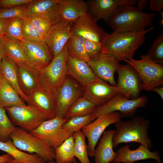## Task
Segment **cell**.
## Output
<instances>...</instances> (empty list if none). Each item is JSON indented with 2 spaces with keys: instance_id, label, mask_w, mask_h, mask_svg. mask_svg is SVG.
<instances>
[{
  "instance_id": "obj_1",
  "label": "cell",
  "mask_w": 163,
  "mask_h": 163,
  "mask_svg": "<svg viewBox=\"0 0 163 163\" xmlns=\"http://www.w3.org/2000/svg\"><path fill=\"white\" fill-rule=\"evenodd\" d=\"M154 28L153 26L138 31L113 30L110 34H107L101 43V53L113 56L120 61L132 58L146 39V34Z\"/></svg>"
},
{
  "instance_id": "obj_2",
  "label": "cell",
  "mask_w": 163,
  "mask_h": 163,
  "mask_svg": "<svg viewBox=\"0 0 163 163\" xmlns=\"http://www.w3.org/2000/svg\"><path fill=\"white\" fill-rule=\"evenodd\" d=\"M156 15L155 12L140 11L134 5H126L117 8L106 22L114 31H138L150 27Z\"/></svg>"
},
{
  "instance_id": "obj_3",
  "label": "cell",
  "mask_w": 163,
  "mask_h": 163,
  "mask_svg": "<svg viewBox=\"0 0 163 163\" xmlns=\"http://www.w3.org/2000/svg\"><path fill=\"white\" fill-rule=\"evenodd\" d=\"M116 129L112 142L113 148L121 143L136 142L150 149L152 141L148 136L149 121L141 116L127 120H120L114 123Z\"/></svg>"
},
{
  "instance_id": "obj_4",
  "label": "cell",
  "mask_w": 163,
  "mask_h": 163,
  "mask_svg": "<svg viewBox=\"0 0 163 163\" xmlns=\"http://www.w3.org/2000/svg\"><path fill=\"white\" fill-rule=\"evenodd\" d=\"M10 139L20 150L35 153L45 162L53 161L55 159L54 149L46 142L36 138L19 127H16Z\"/></svg>"
},
{
  "instance_id": "obj_5",
  "label": "cell",
  "mask_w": 163,
  "mask_h": 163,
  "mask_svg": "<svg viewBox=\"0 0 163 163\" xmlns=\"http://www.w3.org/2000/svg\"><path fill=\"white\" fill-rule=\"evenodd\" d=\"M68 56L66 44L50 63L39 72L41 86L54 94L67 76L66 63Z\"/></svg>"
},
{
  "instance_id": "obj_6",
  "label": "cell",
  "mask_w": 163,
  "mask_h": 163,
  "mask_svg": "<svg viewBox=\"0 0 163 163\" xmlns=\"http://www.w3.org/2000/svg\"><path fill=\"white\" fill-rule=\"evenodd\" d=\"M140 57V60L132 58L124 61L135 70L142 82L143 89L150 91L163 85V65L154 62L147 54Z\"/></svg>"
},
{
  "instance_id": "obj_7",
  "label": "cell",
  "mask_w": 163,
  "mask_h": 163,
  "mask_svg": "<svg viewBox=\"0 0 163 163\" xmlns=\"http://www.w3.org/2000/svg\"><path fill=\"white\" fill-rule=\"evenodd\" d=\"M68 120L56 117L44 121L37 128L29 133L36 138L46 141L55 149L73 135L74 132L62 128Z\"/></svg>"
},
{
  "instance_id": "obj_8",
  "label": "cell",
  "mask_w": 163,
  "mask_h": 163,
  "mask_svg": "<svg viewBox=\"0 0 163 163\" xmlns=\"http://www.w3.org/2000/svg\"><path fill=\"white\" fill-rule=\"evenodd\" d=\"M148 101V97L144 95L130 99L119 94L106 104L96 107L92 114L94 120L102 115L115 112H120L122 118L131 117L137 108L145 107Z\"/></svg>"
},
{
  "instance_id": "obj_9",
  "label": "cell",
  "mask_w": 163,
  "mask_h": 163,
  "mask_svg": "<svg viewBox=\"0 0 163 163\" xmlns=\"http://www.w3.org/2000/svg\"><path fill=\"white\" fill-rule=\"evenodd\" d=\"M5 109L13 124L29 133L46 120L41 112L31 105L15 106Z\"/></svg>"
},
{
  "instance_id": "obj_10",
  "label": "cell",
  "mask_w": 163,
  "mask_h": 163,
  "mask_svg": "<svg viewBox=\"0 0 163 163\" xmlns=\"http://www.w3.org/2000/svg\"><path fill=\"white\" fill-rule=\"evenodd\" d=\"M84 88L67 75L54 94L57 104L56 117L65 118L69 108L78 99L83 96Z\"/></svg>"
},
{
  "instance_id": "obj_11",
  "label": "cell",
  "mask_w": 163,
  "mask_h": 163,
  "mask_svg": "<svg viewBox=\"0 0 163 163\" xmlns=\"http://www.w3.org/2000/svg\"><path fill=\"white\" fill-rule=\"evenodd\" d=\"M117 72L118 77L116 86L119 93L129 99L139 98L143 85L134 69L128 63L120 64Z\"/></svg>"
},
{
  "instance_id": "obj_12",
  "label": "cell",
  "mask_w": 163,
  "mask_h": 163,
  "mask_svg": "<svg viewBox=\"0 0 163 163\" xmlns=\"http://www.w3.org/2000/svg\"><path fill=\"white\" fill-rule=\"evenodd\" d=\"M122 118L121 114L119 112L102 115L81 129L88 139L87 149L89 156H94L96 146L106 129Z\"/></svg>"
},
{
  "instance_id": "obj_13",
  "label": "cell",
  "mask_w": 163,
  "mask_h": 163,
  "mask_svg": "<svg viewBox=\"0 0 163 163\" xmlns=\"http://www.w3.org/2000/svg\"><path fill=\"white\" fill-rule=\"evenodd\" d=\"M24 52L25 63L39 72L49 65L53 58L43 40L33 41L23 39L21 41Z\"/></svg>"
},
{
  "instance_id": "obj_14",
  "label": "cell",
  "mask_w": 163,
  "mask_h": 163,
  "mask_svg": "<svg viewBox=\"0 0 163 163\" xmlns=\"http://www.w3.org/2000/svg\"><path fill=\"white\" fill-rule=\"evenodd\" d=\"M119 61L113 56L101 53L90 58L87 62L96 76L112 86H116L114 74L120 65Z\"/></svg>"
},
{
  "instance_id": "obj_15",
  "label": "cell",
  "mask_w": 163,
  "mask_h": 163,
  "mask_svg": "<svg viewBox=\"0 0 163 163\" xmlns=\"http://www.w3.org/2000/svg\"><path fill=\"white\" fill-rule=\"evenodd\" d=\"M119 94L116 86L109 84L97 77L84 88L83 96L97 107L106 104Z\"/></svg>"
},
{
  "instance_id": "obj_16",
  "label": "cell",
  "mask_w": 163,
  "mask_h": 163,
  "mask_svg": "<svg viewBox=\"0 0 163 163\" xmlns=\"http://www.w3.org/2000/svg\"><path fill=\"white\" fill-rule=\"evenodd\" d=\"M73 23L61 21L51 26L44 38L53 58L62 50L71 36Z\"/></svg>"
},
{
  "instance_id": "obj_17",
  "label": "cell",
  "mask_w": 163,
  "mask_h": 163,
  "mask_svg": "<svg viewBox=\"0 0 163 163\" xmlns=\"http://www.w3.org/2000/svg\"><path fill=\"white\" fill-rule=\"evenodd\" d=\"M71 32L72 34L79 36L85 40L101 43L107 34L87 13L73 23Z\"/></svg>"
},
{
  "instance_id": "obj_18",
  "label": "cell",
  "mask_w": 163,
  "mask_h": 163,
  "mask_svg": "<svg viewBox=\"0 0 163 163\" xmlns=\"http://www.w3.org/2000/svg\"><path fill=\"white\" fill-rule=\"evenodd\" d=\"M137 0H89L86 2L87 13L96 21L104 20L106 22L118 8L135 5Z\"/></svg>"
},
{
  "instance_id": "obj_19",
  "label": "cell",
  "mask_w": 163,
  "mask_h": 163,
  "mask_svg": "<svg viewBox=\"0 0 163 163\" xmlns=\"http://www.w3.org/2000/svg\"><path fill=\"white\" fill-rule=\"evenodd\" d=\"M27 97V105H32L41 112L46 120L56 117V100L55 94L52 92L41 86Z\"/></svg>"
},
{
  "instance_id": "obj_20",
  "label": "cell",
  "mask_w": 163,
  "mask_h": 163,
  "mask_svg": "<svg viewBox=\"0 0 163 163\" xmlns=\"http://www.w3.org/2000/svg\"><path fill=\"white\" fill-rule=\"evenodd\" d=\"M25 6L30 16L43 18L51 25L62 21L57 0H32Z\"/></svg>"
},
{
  "instance_id": "obj_21",
  "label": "cell",
  "mask_w": 163,
  "mask_h": 163,
  "mask_svg": "<svg viewBox=\"0 0 163 163\" xmlns=\"http://www.w3.org/2000/svg\"><path fill=\"white\" fill-rule=\"evenodd\" d=\"M116 152L117 155L113 162L114 163H134L137 161L150 159L155 160L157 163L161 162L158 152H152L142 145L135 150H131L129 145H126L119 148Z\"/></svg>"
},
{
  "instance_id": "obj_22",
  "label": "cell",
  "mask_w": 163,
  "mask_h": 163,
  "mask_svg": "<svg viewBox=\"0 0 163 163\" xmlns=\"http://www.w3.org/2000/svg\"><path fill=\"white\" fill-rule=\"evenodd\" d=\"M66 67L67 75L72 78L84 88L97 78L87 62L84 60L68 56Z\"/></svg>"
},
{
  "instance_id": "obj_23",
  "label": "cell",
  "mask_w": 163,
  "mask_h": 163,
  "mask_svg": "<svg viewBox=\"0 0 163 163\" xmlns=\"http://www.w3.org/2000/svg\"><path fill=\"white\" fill-rule=\"evenodd\" d=\"M19 87L27 97L41 86L39 80V72L24 63H16Z\"/></svg>"
},
{
  "instance_id": "obj_24",
  "label": "cell",
  "mask_w": 163,
  "mask_h": 163,
  "mask_svg": "<svg viewBox=\"0 0 163 163\" xmlns=\"http://www.w3.org/2000/svg\"><path fill=\"white\" fill-rule=\"evenodd\" d=\"M114 130L104 131L95 147L94 157L95 163H110L113 162L117 153L113 150L112 140Z\"/></svg>"
},
{
  "instance_id": "obj_25",
  "label": "cell",
  "mask_w": 163,
  "mask_h": 163,
  "mask_svg": "<svg viewBox=\"0 0 163 163\" xmlns=\"http://www.w3.org/2000/svg\"><path fill=\"white\" fill-rule=\"evenodd\" d=\"M62 21L74 23L87 13L86 2L82 0H57Z\"/></svg>"
},
{
  "instance_id": "obj_26",
  "label": "cell",
  "mask_w": 163,
  "mask_h": 163,
  "mask_svg": "<svg viewBox=\"0 0 163 163\" xmlns=\"http://www.w3.org/2000/svg\"><path fill=\"white\" fill-rule=\"evenodd\" d=\"M0 72L2 76L15 90L22 100L27 103L28 98L23 93L19 86L16 63L11 58L5 56L0 66Z\"/></svg>"
},
{
  "instance_id": "obj_27",
  "label": "cell",
  "mask_w": 163,
  "mask_h": 163,
  "mask_svg": "<svg viewBox=\"0 0 163 163\" xmlns=\"http://www.w3.org/2000/svg\"><path fill=\"white\" fill-rule=\"evenodd\" d=\"M0 150L5 152L13 159L11 163H45V162L36 154H29L22 151L13 144L11 140L5 142L0 141Z\"/></svg>"
},
{
  "instance_id": "obj_28",
  "label": "cell",
  "mask_w": 163,
  "mask_h": 163,
  "mask_svg": "<svg viewBox=\"0 0 163 163\" xmlns=\"http://www.w3.org/2000/svg\"><path fill=\"white\" fill-rule=\"evenodd\" d=\"M26 105L15 90L2 76L0 78V107Z\"/></svg>"
},
{
  "instance_id": "obj_29",
  "label": "cell",
  "mask_w": 163,
  "mask_h": 163,
  "mask_svg": "<svg viewBox=\"0 0 163 163\" xmlns=\"http://www.w3.org/2000/svg\"><path fill=\"white\" fill-rule=\"evenodd\" d=\"M74 145V138L72 135L54 149V159L56 163H72L74 162L75 159Z\"/></svg>"
},
{
  "instance_id": "obj_30",
  "label": "cell",
  "mask_w": 163,
  "mask_h": 163,
  "mask_svg": "<svg viewBox=\"0 0 163 163\" xmlns=\"http://www.w3.org/2000/svg\"><path fill=\"white\" fill-rule=\"evenodd\" d=\"M96 108L94 104L82 96L76 100L71 106L65 118L69 119L75 117L86 116L92 113Z\"/></svg>"
},
{
  "instance_id": "obj_31",
  "label": "cell",
  "mask_w": 163,
  "mask_h": 163,
  "mask_svg": "<svg viewBox=\"0 0 163 163\" xmlns=\"http://www.w3.org/2000/svg\"><path fill=\"white\" fill-rule=\"evenodd\" d=\"M85 40L79 36L72 34L67 43L68 56L88 62L90 58L85 50Z\"/></svg>"
},
{
  "instance_id": "obj_32",
  "label": "cell",
  "mask_w": 163,
  "mask_h": 163,
  "mask_svg": "<svg viewBox=\"0 0 163 163\" xmlns=\"http://www.w3.org/2000/svg\"><path fill=\"white\" fill-rule=\"evenodd\" d=\"M6 56L16 63H25L24 52L21 41L9 40L4 36L1 38Z\"/></svg>"
},
{
  "instance_id": "obj_33",
  "label": "cell",
  "mask_w": 163,
  "mask_h": 163,
  "mask_svg": "<svg viewBox=\"0 0 163 163\" xmlns=\"http://www.w3.org/2000/svg\"><path fill=\"white\" fill-rule=\"evenodd\" d=\"M73 136L74 138V157L78 159L80 163H90L85 137L81 130L74 132Z\"/></svg>"
},
{
  "instance_id": "obj_34",
  "label": "cell",
  "mask_w": 163,
  "mask_h": 163,
  "mask_svg": "<svg viewBox=\"0 0 163 163\" xmlns=\"http://www.w3.org/2000/svg\"><path fill=\"white\" fill-rule=\"evenodd\" d=\"M23 19L13 18L7 23L4 32V37L8 39L14 41H21L22 27Z\"/></svg>"
},
{
  "instance_id": "obj_35",
  "label": "cell",
  "mask_w": 163,
  "mask_h": 163,
  "mask_svg": "<svg viewBox=\"0 0 163 163\" xmlns=\"http://www.w3.org/2000/svg\"><path fill=\"white\" fill-rule=\"evenodd\" d=\"M5 109L0 107V141L5 142L16 127L8 117Z\"/></svg>"
},
{
  "instance_id": "obj_36",
  "label": "cell",
  "mask_w": 163,
  "mask_h": 163,
  "mask_svg": "<svg viewBox=\"0 0 163 163\" xmlns=\"http://www.w3.org/2000/svg\"><path fill=\"white\" fill-rule=\"evenodd\" d=\"M147 55L154 62L163 64V33H160L154 41Z\"/></svg>"
},
{
  "instance_id": "obj_37",
  "label": "cell",
  "mask_w": 163,
  "mask_h": 163,
  "mask_svg": "<svg viewBox=\"0 0 163 163\" xmlns=\"http://www.w3.org/2000/svg\"><path fill=\"white\" fill-rule=\"evenodd\" d=\"M94 120L92 113L88 115L70 118L62 126V128L74 132L81 130Z\"/></svg>"
},
{
  "instance_id": "obj_38",
  "label": "cell",
  "mask_w": 163,
  "mask_h": 163,
  "mask_svg": "<svg viewBox=\"0 0 163 163\" xmlns=\"http://www.w3.org/2000/svg\"><path fill=\"white\" fill-rule=\"evenodd\" d=\"M22 35L23 39L31 41H41L44 40V37L33 26L28 18L23 19Z\"/></svg>"
},
{
  "instance_id": "obj_39",
  "label": "cell",
  "mask_w": 163,
  "mask_h": 163,
  "mask_svg": "<svg viewBox=\"0 0 163 163\" xmlns=\"http://www.w3.org/2000/svg\"><path fill=\"white\" fill-rule=\"evenodd\" d=\"M29 17L25 5L2 8L0 11V18H19L24 19L28 18Z\"/></svg>"
},
{
  "instance_id": "obj_40",
  "label": "cell",
  "mask_w": 163,
  "mask_h": 163,
  "mask_svg": "<svg viewBox=\"0 0 163 163\" xmlns=\"http://www.w3.org/2000/svg\"><path fill=\"white\" fill-rule=\"evenodd\" d=\"M31 23L44 38L51 25L46 20L39 17L30 16L28 18Z\"/></svg>"
},
{
  "instance_id": "obj_41",
  "label": "cell",
  "mask_w": 163,
  "mask_h": 163,
  "mask_svg": "<svg viewBox=\"0 0 163 163\" xmlns=\"http://www.w3.org/2000/svg\"><path fill=\"white\" fill-rule=\"evenodd\" d=\"M84 46L85 51L90 58L101 53V43L85 39Z\"/></svg>"
},
{
  "instance_id": "obj_42",
  "label": "cell",
  "mask_w": 163,
  "mask_h": 163,
  "mask_svg": "<svg viewBox=\"0 0 163 163\" xmlns=\"http://www.w3.org/2000/svg\"><path fill=\"white\" fill-rule=\"evenodd\" d=\"M32 0H0V5L2 8H7L26 5Z\"/></svg>"
},
{
  "instance_id": "obj_43",
  "label": "cell",
  "mask_w": 163,
  "mask_h": 163,
  "mask_svg": "<svg viewBox=\"0 0 163 163\" xmlns=\"http://www.w3.org/2000/svg\"><path fill=\"white\" fill-rule=\"evenodd\" d=\"M149 9L153 11H161L163 8V0H150Z\"/></svg>"
},
{
  "instance_id": "obj_44",
  "label": "cell",
  "mask_w": 163,
  "mask_h": 163,
  "mask_svg": "<svg viewBox=\"0 0 163 163\" xmlns=\"http://www.w3.org/2000/svg\"><path fill=\"white\" fill-rule=\"evenodd\" d=\"M10 19L0 18V38L4 36L5 27L7 22Z\"/></svg>"
},
{
  "instance_id": "obj_45",
  "label": "cell",
  "mask_w": 163,
  "mask_h": 163,
  "mask_svg": "<svg viewBox=\"0 0 163 163\" xmlns=\"http://www.w3.org/2000/svg\"><path fill=\"white\" fill-rule=\"evenodd\" d=\"M136 4H137L136 7L138 9L141 11L144 10L148 4L147 0H137Z\"/></svg>"
},
{
  "instance_id": "obj_46",
  "label": "cell",
  "mask_w": 163,
  "mask_h": 163,
  "mask_svg": "<svg viewBox=\"0 0 163 163\" xmlns=\"http://www.w3.org/2000/svg\"><path fill=\"white\" fill-rule=\"evenodd\" d=\"M13 160V158L7 153L0 156V163H5Z\"/></svg>"
},
{
  "instance_id": "obj_47",
  "label": "cell",
  "mask_w": 163,
  "mask_h": 163,
  "mask_svg": "<svg viewBox=\"0 0 163 163\" xmlns=\"http://www.w3.org/2000/svg\"><path fill=\"white\" fill-rule=\"evenodd\" d=\"M150 91H154L157 93L163 101V85L154 88Z\"/></svg>"
},
{
  "instance_id": "obj_48",
  "label": "cell",
  "mask_w": 163,
  "mask_h": 163,
  "mask_svg": "<svg viewBox=\"0 0 163 163\" xmlns=\"http://www.w3.org/2000/svg\"><path fill=\"white\" fill-rule=\"evenodd\" d=\"M5 55V49L2 41L0 38V66L3 58Z\"/></svg>"
},
{
  "instance_id": "obj_49",
  "label": "cell",
  "mask_w": 163,
  "mask_h": 163,
  "mask_svg": "<svg viewBox=\"0 0 163 163\" xmlns=\"http://www.w3.org/2000/svg\"><path fill=\"white\" fill-rule=\"evenodd\" d=\"M161 25H163V12L162 11L161 14Z\"/></svg>"
},
{
  "instance_id": "obj_50",
  "label": "cell",
  "mask_w": 163,
  "mask_h": 163,
  "mask_svg": "<svg viewBox=\"0 0 163 163\" xmlns=\"http://www.w3.org/2000/svg\"><path fill=\"white\" fill-rule=\"evenodd\" d=\"M72 163H78L77 162L76 159H75L74 162Z\"/></svg>"
},
{
  "instance_id": "obj_51",
  "label": "cell",
  "mask_w": 163,
  "mask_h": 163,
  "mask_svg": "<svg viewBox=\"0 0 163 163\" xmlns=\"http://www.w3.org/2000/svg\"><path fill=\"white\" fill-rule=\"evenodd\" d=\"M47 163H54L53 162V161H52L48 162Z\"/></svg>"
},
{
  "instance_id": "obj_52",
  "label": "cell",
  "mask_w": 163,
  "mask_h": 163,
  "mask_svg": "<svg viewBox=\"0 0 163 163\" xmlns=\"http://www.w3.org/2000/svg\"><path fill=\"white\" fill-rule=\"evenodd\" d=\"M5 163H11V161H8V162H5Z\"/></svg>"
},
{
  "instance_id": "obj_53",
  "label": "cell",
  "mask_w": 163,
  "mask_h": 163,
  "mask_svg": "<svg viewBox=\"0 0 163 163\" xmlns=\"http://www.w3.org/2000/svg\"><path fill=\"white\" fill-rule=\"evenodd\" d=\"M1 76H2V75H1V72H0V78H1Z\"/></svg>"
},
{
  "instance_id": "obj_54",
  "label": "cell",
  "mask_w": 163,
  "mask_h": 163,
  "mask_svg": "<svg viewBox=\"0 0 163 163\" xmlns=\"http://www.w3.org/2000/svg\"><path fill=\"white\" fill-rule=\"evenodd\" d=\"M2 8H1L0 5V11L2 9Z\"/></svg>"
}]
</instances>
